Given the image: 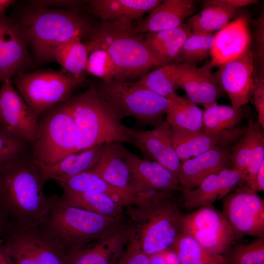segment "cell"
Returning <instances> with one entry per match:
<instances>
[{
  "instance_id": "1",
  "label": "cell",
  "mask_w": 264,
  "mask_h": 264,
  "mask_svg": "<svg viewBox=\"0 0 264 264\" xmlns=\"http://www.w3.org/2000/svg\"><path fill=\"white\" fill-rule=\"evenodd\" d=\"M39 167L24 154L0 165V206L10 224L39 226L50 204Z\"/></svg>"
},
{
  "instance_id": "2",
  "label": "cell",
  "mask_w": 264,
  "mask_h": 264,
  "mask_svg": "<svg viewBox=\"0 0 264 264\" xmlns=\"http://www.w3.org/2000/svg\"><path fill=\"white\" fill-rule=\"evenodd\" d=\"M85 36L89 53L101 48L110 56L116 80L141 78L153 67L162 66L147 45L144 34L135 32L131 22H102L92 26Z\"/></svg>"
},
{
  "instance_id": "3",
  "label": "cell",
  "mask_w": 264,
  "mask_h": 264,
  "mask_svg": "<svg viewBox=\"0 0 264 264\" xmlns=\"http://www.w3.org/2000/svg\"><path fill=\"white\" fill-rule=\"evenodd\" d=\"M127 223V220L103 216L72 206L61 196H53L39 226L62 247L67 256L106 237Z\"/></svg>"
},
{
  "instance_id": "4",
  "label": "cell",
  "mask_w": 264,
  "mask_h": 264,
  "mask_svg": "<svg viewBox=\"0 0 264 264\" xmlns=\"http://www.w3.org/2000/svg\"><path fill=\"white\" fill-rule=\"evenodd\" d=\"M65 102L75 125L76 152L110 142L132 144L128 127L99 95L95 86Z\"/></svg>"
},
{
  "instance_id": "5",
  "label": "cell",
  "mask_w": 264,
  "mask_h": 264,
  "mask_svg": "<svg viewBox=\"0 0 264 264\" xmlns=\"http://www.w3.org/2000/svg\"><path fill=\"white\" fill-rule=\"evenodd\" d=\"M40 63L54 61L57 48L77 36H85L92 27L77 12L64 9L30 8L18 23Z\"/></svg>"
},
{
  "instance_id": "6",
  "label": "cell",
  "mask_w": 264,
  "mask_h": 264,
  "mask_svg": "<svg viewBox=\"0 0 264 264\" xmlns=\"http://www.w3.org/2000/svg\"><path fill=\"white\" fill-rule=\"evenodd\" d=\"M125 208L128 223L142 250L150 258L171 248L181 233L183 214L172 198Z\"/></svg>"
},
{
  "instance_id": "7",
  "label": "cell",
  "mask_w": 264,
  "mask_h": 264,
  "mask_svg": "<svg viewBox=\"0 0 264 264\" xmlns=\"http://www.w3.org/2000/svg\"><path fill=\"white\" fill-rule=\"evenodd\" d=\"M99 95L120 118L132 117L139 125L154 127L162 122L169 106L167 98L140 85L137 81L113 79L96 86Z\"/></svg>"
},
{
  "instance_id": "8",
  "label": "cell",
  "mask_w": 264,
  "mask_h": 264,
  "mask_svg": "<svg viewBox=\"0 0 264 264\" xmlns=\"http://www.w3.org/2000/svg\"><path fill=\"white\" fill-rule=\"evenodd\" d=\"M76 143L74 121L64 102L38 116L31 157L37 166L53 164L76 152Z\"/></svg>"
},
{
  "instance_id": "9",
  "label": "cell",
  "mask_w": 264,
  "mask_h": 264,
  "mask_svg": "<svg viewBox=\"0 0 264 264\" xmlns=\"http://www.w3.org/2000/svg\"><path fill=\"white\" fill-rule=\"evenodd\" d=\"M15 84L25 103L39 116L69 99L79 84L63 70H44L17 75Z\"/></svg>"
},
{
  "instance_id": "10",
  "label": "cell",
  "mask_w": 264,
  "mask_h": 264,
  "mask_svg": "<svg viewBox=\"0 0 264 264\" xmlns=\"http://www.w3.org/2000/svg\"><path fill=\"white\" fill-rule=\"evenodd\" d=\"M1 238L14 264H65L64 250L40 226L9 223Z\"/></svg>"
},
{
  "instance_id": "11",
  "label": "cell",
  "mask_w": 264,
  "mask_h": 264,
  "mask_svg": "<svg viewBox=\"0 0 264 264\" xmlns=\"http://www.w3.org/2000/svg\"><path fill=\"white\" fill-rule=\"evenodd\" d=\"M181 233L191 236L208 252L218 255L226 251L236 238L222 213L212 205L183 214Z\"/></svg>"
},
{
  "instance_id": "12",
  "label": "cell",
  "mask_w": 264,
  "mask_h": 264,
  "mask_svg": "<svg viewBox=\"0 0 264 264\" xmlns=\"http://www.w3.org/2000/svg\"><path fill=\"white\" fill-rule=\"evenodd\" d=\"M222 209L236 238H264V200L246 184L222 198Z\"/></svg>"
},
{
  "instance_id": "13",
  "label": "cell",
  "mask_w": 264,
  "mask_h": 264,
  "mask_svg": "<svg viewBox=\"0 0 264 264\" xmlns=\"http://www.w3.org/2000/svg\"><path fill=\"white\" fill-rule=\"evenodd\" d=\"M213 74L214 78L230 100L232 107L238 109L251 99L255 71L253 50L251 46L238 57L227 62Z\"/></svg>"
},
{
  "instance_id": "14",
  "label": "cell",
  "mask_w": 264,
  "mask_h": 264,
  "mask_svg": "<svg viewBox=\"0 0 264 264\" xmlns=\"http://www.w3.org/2000/svg\"><path fill=\"white\" fill-rule=\"evenodd\" d=\"M128 133L132 144L147 159L159 164L178 180L181 161L173 146L170 125L166 120L147 131L128 128Z\"/></svg>"
},
{
  "instance_id": "15",
  "label": "cell",
  "mask_w": 264,
  "mask_h": 264,
  "mask_svg": "<svg viewBox=\"0 0 264 264\" xmlns=\"http://www.w3.org/2000/svg\"><path fill=\"white\" fill-rule=\"evenodd\" d=\"M1 82L0 109L3 126L26 142L33 143L37 136L38 116L14 88L10 80Z\"/></svg>"
},
{
  "instance_id": "16",
  "label": "cell",
  "mask_w": 264,
  "mask_h": 264,
  "mask_svg": "<svg viewBox=\"0 0 264 264\" xmlns=\"http://www.w3.org/2000/svg\"><path fill=\"white\" fill-rule=\"evenodd\" d=\"M247 128L237 126L213 133L187 132L172 127L171 130L174 148L182 162L216 148L230 147Z\"/></svg>"
},
{
  "instance_id": "17",
  "label": "cell",
  "mask_w": 264,
  "mask_h": 264,
  "mask_svg": "<svg viewBox=\"0 0 264 264\" xmlns=\"http://www.w3.org/2000/svg\"><path fill=\"white\" fill-rule=\"evenodd\" d=\"M214 67L210 61L200 67L193 62L180 63L176 80L178 88L183 89L188 99L196 104L205 107L217 102L222 90L214 78Z\"/></svg>"
},
{
  "instance_id": "18",
  "label": "cell",
  "mask_w": 264,
  "mask_h": 264,
  "mask_svg": "<svg viewBox=\"0 0 264 264\" xmlns=\"http://www.w3.org/2000/svg\"><path fill=\"white\" fill-rule=\"evenodd\" d=\"M245 183L244 174L230 168L212 174L195 188L183 193V206L187 211L212 205L222 199L237 187Z\"/></svg>"
},
{
  "instance_id": "19",
  "label": "cell",
  "mask_w": 264,
  "mask_h": 264,
  "mask_svg": "<svg viewBox=\"0 0 264 264\" xmlns=\"http://www.w3.org/2000/svg\"><path fill=\"white\" fill-rule=\"evenodd\" d=\"M247 18L240 16L229 22L214 34L210 62L220 67L243 54L251 45Z\"/></svg>"
},
{
  "instance_id": "20",
  "label": "cell",
  "mask_w": 264,
  "mask_h": 264,
  "mask_svg": "<svg viewBox=\"0 0 264 264\" xmlns=\"http://www.w3.org/2000/svg\"><path fill=\"white\" fill-rule=\"evenodd\" d=\"M231 168L230 147H218L181 162L178 180L183 193L197 187L208 176Z\"/></svg>"
},
{
  "instance_id": "21",
  "label": "cell",
  "mask_w": 264,
  "mask_h": 264,
  "mask_svg": "<svg viewBox=\"0 0 264 264\" xmlns=\"http://www.w3.org/2000/svg\"><path fill=\"white\" fill-rule=\"evenodd\" d=\"M120 147L137 189L182 191L177 179L164 167L139 157L121 143Z\"/></svg>"
},
{
  "instance_id": "22",
  "label": "cell",
  "mask_w": 264,
  "mask_h": 264,
  "mask_svg": "<svg viewBox=\"0 0 264 264\" xmlns=\"http://www.w3.org/2000/svg\"><path fill=\"white\" fill-rule=\"evenodd\" d=\"M131 233L128 223L110 235L66 256L65 264H116Z\"/></svg>"
},
{
  "instance_id": "23",
  "label": "cell",
  "mask_w": 264,
  "mask_h": 264,
  "mask_svg": "<svg viewBox=\"0 0 264 264\" xmlns=\"http://www.w3.org/2000/svg\"><path fill=\"white\" fill-rule=\"evenodd\" d=\"M27 38L18 23L9 21L0 48V81L24 73L31 65Z\"/></svg>"
},
{
  "instance_id": "24",
  "label": "cell",
  "mask_w": 264,
  "mask_h": 264,
  "mask_svg": "<svg viewBox=\"0 0 264 264\" xmlns=\"http://www.w3.org/2000/svg\"><path fill=\"white\" fill-rule=\"evenodd\" d=\"M197 7L193 0H165L152 10L145 19L133 26L135 32H157L176 28L196 13Z\"/></svg>"
},
{
  "instance_id": "25",
  "label": "cell",
  "mask_w": 264,
  "mask_h": 264,
  "mask_svg": "<svg viewBox=\"0 0 264 264\" xmlns=\"http://www.w3.org/2000/svg\"><path fill=\"white\" fill-rule=\"evenodd\" d=\"M118 142L105 143L96 165L90 172L114 187L128 191L137 190Z\"/></svg>"
},
{
  "instance_id": "26",
  "label": "cell",
  "mask_w": 264,
  "mask_h": 264,
  "mask_svg": "<svg viewBox=\"0 0 264 264\" xmlns=\"http://www.w3.org/2000/svg\"><path fill=\"white\" fill-rule=\"evenodd\" d=\"M160 0H93L89 1L94 13L102 22L139 20L151 12Z\"/></svg>"
},
{
  "instance_id": "27",
  "label": "cell",
  "mask_w": 264,
  "mask_h": 264,
  "mask_svg": "<svg viewBox=\"0 0 264 264\" xmlns=\"http://www.w3.org/2000/svg\"><path fill=\"white\" fill-rule=\"evenodd\" d=\"M103 144L73 153L53 164L38 166L43 183L89 171L98 162Z\"/></svg>"
},
{
  "instance_id": "28",
  "label": "cell",
  "mask_w": 264,
  "mask_h": 264,
  "mask_svg": "<svg viewBox=\"0 0 264 264\" xmlns=\"http://www.w3.org/2000/svg\"><path fill=\"white\" fill-rule=\"evenodd\" d=\"M238 11L224 0H208L204 2L202 10L187 19L185 23L192 32L212 34L228 23Z\"/></svg>"
},
{
  "instance_id": "29",
  "label": "cell",
  "mask_w": 264,
  "mask_h": 264,
  "mask_svg": "<svg viewBox=\"0 0 264 264\" xmlns=\"http://www.w3.org/2000/svg\"><path fill=\"white\" fill-rule=\"evenodd\" d=\"M54 180L64 192L104 194L120 201L125 207L131 205L132 202L133 191L114 187L97 175L88 171Z\"/></svg>"
},
{
  "instance_id": "30",
  "label": "cell",
  "mask_w": 264,
  "mask_h": 264,
  "mask_svg": "<svg viewBox=\"0 0 264 264\" xmlns=\"http://www.w3.org/2000/svg\"><path fill=\"white\" fill-rule=\"evenodd\" d=\"M191 32L184 23L174 29L148 33L144 39L154 56L163 66L174 63L183 43Z\"/></svg>"
},
{
  "instance_id": "31",
  "label": "cell",
  "mask_w": 264,
  "mask_h": 264,
  "mask_svg": "<svg viewBox=\"0 0 264 264\" xmlns=\"http://www.w3.org/2000/svg\"><path fill=\"white\" fill-rule=\"evenodd\" d=\"M61 197L72 206L103 216L126 220L125 206L108 195L92 192H64Z\"/></svg>"
},
{
  "instance_id": "32",
  "label": "cell",
  "mask_w": 264,
  "mask_h": 264,
  "mask_svg": "<svg viewBox=\"0 0 264 264\" xmlns=\"http://www.w3.org/2000/svg\"><path fill=\"white\" fill-rule=\"evenodd\" d=\"M167 99L166 121L171 127L187 132H203V110L197 104L176 92Z\"/></svg>"
},
{
  "instance_id": "33",
  "label": "cell",
  "mask_w": 264,
  "mask_h": 264,
  "mask_svg": "<svg viewBox=\"0 0 264 264\" xmlns=\"http://www.w3.org/2000/svg\"><path fill=\"white\" fill-rule=\"evenodd\" d=\"M82 37L77 36L60 45L56 50L54 60L62 70L73 76L80 84L85 79L86 68L89 52Z\"/></svg>"
},
{
  "instance_id": "34",
  "label": "cell",
  "mask_w": 264,
  "mask_h": 264,
  "mask_svg": "<svg viewBox=\"0 0 264 264\" xmlns=\"http://www.w3.org/2000/svg\"><path fill=\"white\" fill-rule=\"evenodd\" d=\"M171 248L180 264H225L222 256L210 253L186 234L181 233Z\"/></svg>"
},
{
  "instance_id": "35",
  "label": "cell",
  "mask_w": 264,
  "mask_h": 264,
  "mask_svg": "<svg viewBox=\"0 0 264 264\" xmlns=\"http://www.w3.org/2000/svg\"><path fill=\"white\" fill-rule=\"evenodd\" d=\"M203 110V132L213 133L237 127L242 120V108L220 105L217 102L204 107Z\"/></svg>"
},
{
  "instance_id": "36",
  "label": "cell",
  "mask_w": 264,
  "mask_h": 264,
  "mask_svg": "<svg viewBox=\"0 0 264 264\" xmlns=\"http://www.w3.org/2000/svg\"><path fill=\"white\" fill-rule=\"evenodd\" d=\"M180 63L165 65L147 73L137 82L150 91L168 98L178 88L177 77Z\"/></svg>"
},
{
  "instance_id": "37",
  "label": "cell",
  "mask_w": 264,
  "mask_h": 264,
  "mask_svg": "<svg viewBox=\"0 0 264 264\" xmlns=\"http://www.w3.org/2000/svg\"><path fill=\"white\" fill-rule=\"evenodd\" d=\"M214 34L191 32L183 43L174 63L195 62L208 57L214 44Z\"/></svg>"
},
{
  "instance_id": "38",
  "label": "cell",
  "mask_w": 264,
  "mask_h": 264,
  "mask_svg": "<svg viewBox=\"0 0 264 264\" xmlns=\"http://www.w3.org/2000/svg\"><path fill=\"white\" fill-rule=\"evenodd\" d=\"M223 259L225 264H264V238L235 245L228 257Z\"/></svg>"
},
{
  "instance_id": "39",
  "label": "cell",
  "mask_w": 264,
  "mask_h": 264,
  "mask_svg": "<svg viewBox=\"0 0 264 264\" xmlns=\"http://www.w3.org/2000/svg\"><path fill=\"white\" fill-rule=\"evenodd\" d=\"M258 121L249 120L245 133L230 148L231 168L242 172L246 169Z\"/></svg>"
},
{
  "instance_id": "40",
  "label": "cell",
  "mask_w": 264,
  "mask_h": 264,
  "mask_svg": "<svg viewBox=\"0 0 264 264\" xmlns=\"http://www.w3.org/2000/svg\"><path fill=\"white\" fill-rule=\"evenodd\" d=\"M264 163V134L258 122L250 151L248 162L244 172L245 183L255 191L257 173Z\"/></svg>"
},
{
  "instance_id": "41",
  "label": "cell",
  "mask_w": 264,
  "mask_h": 264,
  "mask_svg": "<svg viewBox=\"0 0 264 264\" xmlns=\"http://www.w3.org/2000/svg\"><path fill=\"white\" fill-rule=\"evenodd\" d=\"M86 72L105 82L114 79L116 69L106 51L101 48H96L89 54Z\"/></svg>"
},
{
  "instance_id": "42",
  "label": "cell",
  "mask_w": 264,
  "mask_h": 264,
  "mask_svg": "<svg viewBox=\"0 0 264 264\" xmlns=\"http://www.w3.org/2000/svg\"><path fill=\"white\" fill-rule=\"evenodd\" d=\"M27 143L0 125V165L25 154Z\"/></svg>"
},
{
  "instance_id": "43",
  "label": "cell",
  "mask_w": 264,
  "mask_h": 264,
  "mask_svg": "<svg viewBox=\"0 0 264 264\" xmlns=\"http://www.w3.org/2000/svg\"><path fill=\"white\" fill-rule=\"evenodd\" d=\"M255 49L253 52L255 77L264 79V13L254 21Z\"/></svg>"
},
{
  "instance_id": "44",
  "label": "cell",
  "mask_w": 264,
  "mask_h": 264,
  "mask_svg": "<svg viewBox=\"0 0 264 264\" xmlns=\"http://www.w3.org/2000/svg\"><path fill=\"white\" fill-rule=\"evenodd\" d=\"M116 264H150V257L142 250L132 229L128 241Z\"/></svg>"
},
{
  "instance_id": "45",
  "label": "cell",
  "mask_w": 264,
  "mask_h": 264,
  "mask_svg": "<svg viewBox=\"0 0 264 264\" xmlns=\"http://www.w3.org/2000/svg\"><path fill=\"white\" fill-rule=\"evenodd\" d=\"M253 104L258 115V122L264 129V79L255 76V86L252 94Z\"/></svg>"
},
{
  "instance_id": "46",
  "label": "cell",
  "mask_w": 264,
  "mask_h": 264,
  "mask_svg": "<svg viewBox=\"0 0 264 264\" xmlns=\"http://www.w3.org/2000/svg\"><path fill=\"white\" fill-rule=\"evenodd\" d=\"M76 0H32L29 1L30 8L34 9H63V8H70L77 5L80 3Z\"/></svg>"
},
{
  "instance_id": "47",
  "label": "cell",
  "mask_w": 264,
  "mask_h": 264,
  "mask_svg": "<svg viewBox=\"0 0 264 264\" xmlns=\"http://www.w3.org/2000/svg\"><path fill=\"white\" fill-rule=\"evenodd\" d=\"M255 192L264 191V163L260 167L255 180Z\"/></svg>"
},
{
  "instance_id": "48",
  "label": "cell",
  "mask_w": 264,
  "mask_h": 264,
  "mask_svg": "<svg viewBox=\"0 0 264 264\" xmlns=\"http://www.w3.org/2000/svg\"><path fill=\"white\" fill-rule=\"evenodd\" d=\"M224 1L228 5L237 9L258 2V1L255 0H224Z\"/></svg>"
},
{
  "instance_id": "49",
  "label": "cell",
  "mask_w": 264,
  "mask_h": 264,
  "mask_svg": "<svg viewBox=\"0 0 264 264\" xmlns=\"http://www.w3.org/2000/svg\"><path fill=\"white\" fill-rule=\"evenodd\" d=\"M0 264H14L5 252L3 247V239H0Z\"/></svg>"
},
{
  "instance_id": "50",
  "label": "cell",
  "mask_w": 264,
  "mask_h": 264,
  "mask_svg": "<svg viewBox=\"0 0 264 264\" xmlns=\"http://www.w3.org/2000/svg\"><path fill=\"white\" fill-rule=\"evenodd\" d=\"M9 223L0 206V237L1 238L7 231Z\"/></svg>"
},
{
  "instance_id": "51",
  "label": "cell",
  "mask_w": 264,
  "mask_h": 264,
  "mask_svg": "<svg viewBox=\"0 0 264 264\" xmlns=\"http://www.w3.org/2000/svg\"><path fill=\"white\" fill-rule=\"evenodd\" d=\"M9 20L5 15L0 16V48L1 45L4 33Z\"/></svg>"
},
{
  "instance_id": "52",
  "label": "cell",
  "mask_w": 264,
  "mask_h": 264,
  "mask_svg": "<svg viewBox=\"0 0 264 264\" xmlns=\"http://www.w3.org/2000/svg\"><path fill=\"white\" fill-rule=\"evenodd\" d=\"M15 1L13 0H0V16L5 15L6 9L14 4Z\"/></svg>"
},
{
  "instance_id": "53",
  "label": "cell",
  "mask_w": 264,
  "mask_h": 264,
  "mask_svg": "<svg viewBox=\"0 0 264 264\" xmlns=\"http://www.w3.org/2000/svg\"><path fill=\"white\" fill-rule=\"evenodd\" d=\"M0 125L3 126V119H2V115L1 113L0 109Z\"/></svg>"
}]
</instances>
